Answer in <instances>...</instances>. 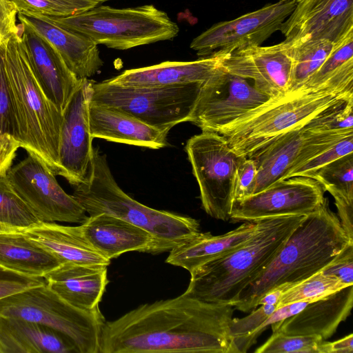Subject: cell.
<instances>
[{
    "mask_svg": "<svg viewBox=\"0 0 353 353\" xmlns=\"http://www.w3.org/2000/svg\"><path fill=\"white\" fill-rule=\"evenodd\" d=\"M234 307L183 294L145 303L105 321L99 353H230Z\"/></svg>",
    "mask_w": 353,
    "mask_h": 353,
    "instance_id": "cell-1",
    "label": "cell"
},
{
    "mask_svg": "<svg viewBox=\"0 0 353 353\" xmlns=\"http://www.w3.org/2000/svg\"><path fill=\"white\" fill-rule=\"evenodd\" d=\"M339 217L325 198L322 205L303 219L264 272L248 285L233 304L243 312L256 309L266 293L284 285L285 290L321 271L350 242Z\"/></svg>",
    "mask_w": 353,
    "mask_h": 353,
    "instance_id": "cell-2",
    "label": "cell"
},
{
    "mask_svg": "<svg viewBox=\"0 0 353 353\" xmlns=\"http://www.w3.org/2000/svg\"><path fill=\"white\" fill-rule=\"evenodd\" d=\"M353 97V63L324 82L301 85L247 112L218 132L239 154L248 157L329 107Z\"/></svg>",
    "mask_w": 353,
    "mask_h": 353,
    "instance_id": "cell-3",
    "label": "cell"
},
{
    "mask_svg": "<svg viewBox=\"0 0 353 353\" xmlns=\"http://www.w3.org/2000/svg\"><path fill=\"white\" fill-rule=\"evenodd\" d=\"M305 215L258 220L254 235L234 250L190 272L183 295L233 306L241 292L264 272Z\"/></svg>",
    "mask_w": 353,
    "mask_h": 353,
    "instance_id": "cell-4",
    "label": "cell"
},
{
    "mask_svg": "<svg viewBox=\"0 0 353 353\" xmlns=\"http://www.w3.org/2000/svg\"><path fill=\"white\" fill-rule=\"evenodd\" d=\"M74 187L72 196L89 216L106 213L145 230L154 238L155 254L170 251L200 232L197 220L151 208L124 192L98 148H94L86 180Z\"/></svg>",
    "mask_w": 353,
    "mask_h": 353,
    "instance_id": "cell-5",
    "label": "cell"
},
{
    "mask_svg": "<svg viewBox=\"0 0 353 353\" xmlns=\"http://www.w3.org/2000/svg\"><path fill=\"white\" fill-rule=\"evenodd\" d=\"M22 25L5 43V65L12 93L20 148L61 176L59 143L63 114L47 97L30 64Z\"/></svg>",
    "mask_w": 353,
    "mask_h": 353,
    "instance_id": "cell-6",
    "label": "cell"
},
{
    "mask_svg": "<svg viewBox=\"0 0 353 353\" xmlns=\"http://www.w3.org/2000/svg\"><path fill=\"white\" fill-rule=\"evenodd\" d=\"M98 6L72 16L46 17L97 45L117 50L170 40L179 32L177 24L153 5L127 8Z\"/></svg>",
    "mask_w": 353,
    "mask_h": 353,
    "instance_id": "cell-7",
    "label": "cell"
},
{
    "mask_svg": "<svg viewBox=\"0 0 353 353\" xmlns=\"http://www.w3.org/2000/svg\"><path fill=\"white\" fill-rule=\"evenodd\" d=\"M0 316L17 317L57 330L75 345L79 353H99L105 319L99 309L79 310L68 303L46 284L0 299Z\"/></svg>",
    "mask_w": 353,
    "mask_h": 353,
    "instance_id": "cell-8",
    "label": "cell"
},
{
    "mask_svg": "<svg viewBox=\"0 0 353 353\" xmlns=\"http://www.w3.org/2000/svg\"><path fill=\"white\" fill-rule=\"evenodd\" d=\"M203 83L123 86L105 80L92 85L90 103L117 108L160 130L189 121Z\"/></svg>",
    "mask_w": 353,
    "mask_h": 353,
    "instance_id": "cell-9",
    "label": "cell"
},
{
    "mask_svg": "<svg viewBox=\"0 0 353 353\" xmlns=\"http://www.w3.org/2000/svg\"><path fill=\"white\" fill-rule=\"evenodd\" d=\"M185 150L203 210L214 219L229 221L237 169L245 157L236 153L223 135L211 131L192 137Z\"/></svg>",
    "mask_w": 353,
    "mask_h": 353,
    "instance_id": "cell-10",
    "label": "cell"
},
{
    "mask_svg": "<svg viewBox=\"0 0 353 353\" xmlns=\"http://www.w3.org/2000/svg\"><path fill=\"white\" fill-rule=\"evenodd\" d=\"M6 176L13 190L41 221L81 224L88 219L82 206L64 191L56 175L36 157L28 154L11 166Z\"/></svg>",
    "mask_w": 353,
    "mask_h": 353,
    "instance_id": "cell-11",
    "label": "cell"
},
{
    "mask_svg": "<svg viewBox=\"0 0 353 353\" xmlns=\"http://www.w3.org/2000/svg\"><path fill=\"white\" fill-rule=\"evenodd\" d=\"M270 99L252 81L220 66L203 83L189 121L202 131L218 132Z\"/></svg>",
    "mask_w": 353,
    "mask_h": 353,
    "instance_id": "cell-12",
    "label": "cell"
},
{
    "mask_svg": "<svg viewBox=\"0 0 353 353\" xmlns=\"http://www.w3.org/2000/svg\"><path fill=\"white\" fill-rule=\"evenodd\" d=\"M228 72L249 79L271 99L284 95L293 82V46L290 41L268 46H248L215 52Z\"/></svg>",
    "mask_w": 353,
    "mask_h": 353,
    "instance_id": "cell-13",
    "label": "cell"
},
{
    "mask_svg": "<svg viewBox=\"0 0 353 353\" xmlns=\"http://www.w3.org/2000/svg\"><path fill=\"white\" fill-rule=\"evenodd\" d=\"M297 0H279L233 20L219 22L194 38L190 48L201 57L248 46H260L294 10Z\"/></svg>",
    "mask_w": 353,
    "mask_h": 353,
    "instance_id": "cell-14",
    "label": "cell"
},
{
    "mask_svg": "<svg viewBox=\"0 0 353 353\" xmlns=\"http://www.w3.org/2000/svg\"><path fill=\"white\" fill-rule=\"evenodd\" d=\"M325 192L321 184L312 178L292 176L234 201L230 219L250 222L273 216L307 215L322 205Z\"/></svg>",
    "mask_w": 353,
    "mask_h": 353,
    "instance_id": "cell-15",
    "label": "cell"
},
{
    "mask_svg": "<svg viewBox=\"0 0 353 353\" xmlns=\"http://www.w3.org/2000/svg\"><path fill=\"white\" fill-rule=\"evenodd\" d=\"M92 83L81 79L63 114L59 143L61 176L73 186L86 180L92 163L94 138L89 122Z\"/></svg>",
    "mask_w": 353,
    "mask_h": 353,
    "instance_id": "cell-16",
    "label": "cell"
},
{
    "mask_svg": "<svg viewBox=\"0 0 353 353\" xmlns=\"http://www.w3.org/2000/svg\"><path fill=\"white\" fill-rule=\"evenodd\" d=\"M353 30V0H297L279 31L290 41L336 43Z\"/></svg>",
    "mask_w": 353,
    "mask_h": 353,
    "instance_id": "cell-17",
    "label": "cell"
},
{
    "mask_svg": "<svg viewBox=\"0 0 353 353\" xmlns=\"http://www.w3.org/2000/svg\"><path fill=\"white\" fill-rule=\"evenodd\" d=\"M21 25L24 47L34 74L47 97L63 114L82 79L68 68L44 37Z\"/></svg>",
    "mask_w": 353,
    "mask_h": 353,
    "instance_id": "cell-18",
    "label": "cell"
},
{
    "mask_svg": "<svg viewBox=\"0 0 353 353\" xmlns=\"http://www.w3.org/2000/svg\"><path fill=\"white\" fill-rule=\"evenodd\" d=\"M17 17L20 23L41 35L58 51L79 79L94 76L103 66L98 45L87 37L57 25L46 16L18 12Z\"/></svg>",
    "mask_w": 353,
    "mask_h": 353,
    "instance_id": "cell-19",
    "label": "cell"
},
{
    "mask_svg": "<svg viewBox=\"0 0 353 353\" xmlns=\"http://www.w3.org/2000/svg\"><path fill=\"white\" fill-rule=\"evenodd\" d=\"M352 304L353 285H351L310 302L299 312L272 323V330L290 335L316 334L326 340L349 316Z\"/></svg>",
    "mask_w": 353,
    "mask_h": 353,
    "instance_id": "cell-20",
    "label": "cell"
},
{
    "mask_svg": "<svg viewBox=\"0 0 353 353\" xmlns=\"http://www.w3.org/2000/svg\"><path fill=\"white\" fill-rule=\"evenodd\" d=\"M80 227L88 242L109 260L130 251L155 254L154 240L149 232L114 216H88Z\"/></svg>",
    "mask_w": 353,
    "mask_h": 353,
    "instance_id": "cell-21",
    "label": "cell"
},
{
    "mask_svg": "<svg viewBox=\"0 0 353 353\" xmlns=\"http://www.w3.org/2000/svg\"><path fill=\"white\" fill-rule=\"evenodd\" d=\"M107 267L65 263L44 279L46 285L68 303L92 312L99 309V303L109 282Z\"/></svg>",
    "mask_w": 353,
    "mask_h": 353,
    "instance_id": "cell-22",
    "label": "cell"
},
{
    "mask_svg": "<svg viewBox=\"0 0 353 353\" xmlns=\"http://www.w3.org/2000/svg\"><path fill=\"white\" fill-rule=\"evenodd\" d=\"M219 53L190 61H165L157 65L126 70L105 81L114 85L134 87L168 86L203 83L221 66Z\"/></svg>",
    "mask_w": 353,
    "mask_h": 353,
    "instance_id": "cell-23",
    "label": "cell"
},
{
    "mask_svg": "<svg viewBox=\"0 0 353 353\" xmlns=\"http://www.w3.org/2000/svg\"><path fill=\"white\" fill-rule=\"evenodd\" d=\"M89 122L93 138L150 149L168 145L169 132L157 129L114 108L90 103Z\"/></svg>",
    "mask_w": 353,
    "mask_h": 353,
    "instance_id": "cell-24",
    "label": "cell"
},
{
    "mask_svg": "<svg viewBox=\"0 0 353 353\" xmlns=\"http://www.w3.org/2000/svg\"><path fill=\"white\" fill-rule=\"evenodd\" d=\"M79 353L73 342L48 326L0 316V353Z\"/></svg>",
    "mask_w": 353,
    "mask_h": 353,
    "instance_id": "cell-25",
    "label": "cell"
},
{
    "mask_svg": "<svg viewBox=\"0 0 353 353\" xmlns=\"http://www.w3.org/2000/svg\"><path fill=\"white\" fill-rule=\"evenodd\" d=\"M257 227L256 221L245 222L236 229L218 236L200 231L170 250L165 262L190 272L243 244L254 235Z\"/></svg>",
    "mask_w": 353,
    "mask_h": 353,
    "instance_id": "cell-26",
    "label": "cell"
},
{
    "mask_svg": "<svg viewBox=\"0 0 353 353\" xmlns=\"http://www.w3.org/2000/svg\"><path fill=\"white\" fill-rule=\"evenodd\" d=\"M21 230L52 253L62 263L108 266L110 263V260L102 256L88 242L80 225L68 226L41 221L34 227Z\"/></svg>",
    "mask_w": 353,
    "mask_h": 353,
    "instance_id": "cell-27",
    "label": "cell"
},
{
    "mask_svg": "<svg viewBox=\"0 0 353 353\" xmlns=\"http://www.w3.org/2000/svg\"><path fill=\"white\" fill-rule=\"evenodd\" d=\"M303 139V126L296 127L246 157L254 161L257 169L254 194L285 179L299 152Z\"/></svg>",
    "mask_w": 353,
    "mask_h": 353,
    "instance_id": "cell-28",
    "label": "cell"
},
{
    "mask_svg": "<svg viewBox=\"0 0 353 353\" xmlns=\"http://www.w3.org/2000/svg\"><path fill=\"white\" fill-rule=\"evenodd\" d=\"M63 264L21 230L0 232V265L32 276L44 277Z\"/></svg>",
    "mask_w": 353,
    "mask_h": 353,
    "instance_id": "cell-29",
    "label": "cell"
},
{
    "mask_svg": "<svg viewBox=\"0 0 353 353\" xmlns=\"http://www.w3.org/2000/svg\"><path fill=\"white\" fill-rule=\"evenodd\" d=\"M291 42L294 59L292 90L303 84L320 68L331 53L334 43L325 39Z\"/></svg>",
    "mask_w": 353,
    "mask_h": 353,
    "instance_id": "cell-30",
    "label": "cell"
},
{
    "mask_svg": "<svg viewBox=\"0 0 353 353\" xmlns=\"http://www.w3.org/2000/svg\"><path fill=\"white\" fill-rule=\"evenodd\" d=\"M334 199L353 201V156L349 154L320 168L312 177Z\"/></svg>",
    "mask_w": 353,
    "mask_h": 353,
    "instance_id": "cell-31",
    "label": "cell"
},
{
    "mask_svg": "<svg viewBox=\"0 0 353 353\" xmlns=\"http://www.w3.org/2000/svg\"><path fill=\"white\" fill-rule=\"evenodd\" d=\"M41 222L11 187L6 174L0 176V223L14 230H24Z\"/></svg>",
    "mask_w": 353,
    "mask_h": 353,
    "instance_id": "cell-32",
    "label": "cell"
},
{
    "mask_svg": "<svg viewBox=\"0 0 353 353\" xmlns=\"http://www.w3.org/2000/svg\"><path fill=\"white\" fill-rule=\"evenodd\" d=\"M345 287L338 279L319 271L285 290L276 308L299 301H314Z\"/></svg>",
    "mask_w": 353,
    "mask_h": 353,
    "instance_id": "cell-33",
    "label": "cell"
},
{
    "mask_svg": "<svg viewBox=\"0 0 353 353\" xmlns=\"http://www.w3.org/2000/svg\"><path fill=\"white\" fill-rule=\"evenodd\" d=\"M18 12L65 17L81 13L101 3L98 0H11Z\"/></svg>",
    "mask_w": 353,
    "mask_h": 353,
    "instance_id": "cell-34",
    "label": "cell"
},
{
    "mask_svg": "<svg viewBox=\"0 0 353 353\" xmlns=\"http://www.w3.org/2000/svg\"><path fill=\"white\" fill-rule=\"evenodd\" d=\"M258 309L243 318H233L229 327L230 353H245L248 351V338L275 311V305H260Z\"/></svg>",
    "mask_w": 353,
    "mask_h": 353,
    "instance_id": "cell-35",
    "label": "cell"
},
{
    "mask_svg": "<svg viewBox=\"0 0 353 353\" xmlns=\"http://www.w3.org/2000/svg\"><path fill=\"white\" fill-rule=\"evenodd\" d=\"M324 341L319 335H290L279 331L254 351L255 353H319Z\"/></svg>",
    "mask_w": 353,
    "mask_h": 353,
    "instance_id": "cell-36",
    "label": "cell"
},
{
    "mask_svg": "<svg viewBox=\"0 0 353 353\" xmlns=\"http://www.w3.org/2000/svg\"><path fill=\"white\" fill-rule=\"evenodd\" d=\"M353 97L337 103L316 115L304 126L305 131L353 130Z\"/></svg>",
    "mask_w": 353,
    "mask_h": 353,
    "instance_id": "cell-37",
    "label": "cell"
},
{
    "mask_svg": "<svg viewBox=\"0 0 353 353\" xmlns=\"http://www.w3.org/2000/svg\"><path fill=\"white\" fill-rule=\"evenodd\" d=\"M353 134V130L305 131L304 139L295 161L287 174L315 158L345 137Z\"/></svg>",
    "mask_w": 353,
    "mask_h": 353,
    "instance_id": "cell-38",
    "label": "cell"
},
{
    "mask_svg": "<svg viewBox=\"0 0 353 353\" xmlns=\"http://www.w3.org/2000/svg\"><path fill=\"white\" fill-rule=\"evenodd\" d=\"M352 62L353 30H351L343 38L334 43V48L328 57L303 84L314 85L321 83Z\"/></svg>",
    "mask_w": 353,
    "mask_h": 353,
    "instance_id": "cell-39",
    "label": "cell"
},
{
    "mask_svg": "<svg viewBox=\"0 0 353 353\" xmlns=\"http://www.w3.org/2000/svg\"><path fill=\"white\" fill-rule=\"evenodd\" d=\"M4 53L5 43L0 46V134L12 136L17 140V115Z\"/></svg>",
    "mask_w": 353,
    "mask_h": 353,
    "instance_id": "cell-40",
    "label": "cell"
},
{
    "mask_svg": "<svg viewBox=\"0 0 353 353\" xmlns=\"http://www.w3.org/2000/svg\"><path fill=\"white\" fill-rule=\"evenodd\" d=\"M353 152V134H350L327 150L303 163L292 171L287 177L303 176L312 178L313 175L322 167L345 155L352 154Z\"/></svg>",
    "mask_w": 353,
    "mask_h": 353,
    "instance_id": "cell-41",
    "label": "cell"
},
{
    "mask_svg": "<svg viewBox=\"0 0 353 353\" xmlns=\"http://www.w3.org/2000/svg\"><path fill=\"white\" fill-rule=\"evenodd\" d=\"M45 284L44 277L26 275L0 265V299Z\"/></svg>",
    "mask_w": 353,
    "mask_h": 353,
    "instance_id": "cell-42",
    "label": "cell"
},
{
    "mask_svg": "<svg viewBox=\"0 0 353 353\" xmlns=\"http://www.w3.org/2000/svg\"><path fill=\"white\" fill-rule=\"evenodd\" d=\"M321 271L347 286L353 285V241H350Z\"/></svg>",
    "mask_w": 353,
    "mask_h": 353,
    "instance_id": "cell-43",
    "label": "cell"
},
{
    "mask_svg": "<svg viewBox=\"0 0 353 353\" xmlns=\"http://www.w3.org/2000/svg\"><path fill=\"white\" fill-rule=\"evenodd\" d=\"M256 175L257 169L254 161L251 158L245 157L237 169L234 201L245 199L254 194Z\"/></svg>",
    "mask_w": 353,
    "mask_h": 353,
    "instance_id": "cell-44",
    "label": "cell"
},
{
    "mask_svg": "<svg viewBox=\"0 0 353 353\" xmlns=\"http://www.w3.org/2000/svg\"><path fill=\"white\" fill-rule=\"evenodd\" d=\"M17 14L18 10L12 1L0 0V46L19 31Z\"/></svg>",
    "mask_w": 353,
    "mask_h": 353,
    "instance_id": "cell-45",
    "label": "cell"
},
{
    "mask_svg": "<svg viewBox=\"0 0 353 353\" xmlns=\"http://www.w3.org/2000/svg\"><path fill=\"white\" fill-rule=\"evenodd\" d=\"M19 148V143L14 137L0 134V176L5 175L10 168Z\"/></svg>",
    "mask_w": 353,
    "mask_h": 353,
    "instance_id": "cell-46",
    "label": "cell"
},
{
    "mask_svg": "<svg viewBox=\"0 0 353 353\" xmlns=\"http://www.w3.org/2000/svg\"><path fill=\"white\" fill-rule=\"evenodd\" d=\"M352 334L334 342L323 341L319 347V353H352Z\"/></svg>",
    "mask_w": 353,
    "mask_h": 353,
    "instance_id": "cell-47",
    "label": "cell"
},
{
    "mask_svg": "<svg viewBox=\"0 0 353 353\" xmlns=\"http://www.w3.org/2000/svg\"><path fill=\"white\" fill-rule=\"evenodd\" d=\"M285 289L283 286H279L263 295L258 301L257 306L260 305H277L281 296Z\"/></svg>",
    "mask_w": 353,
    "mask_h": 353,
    "instance_id": "cell-48",
    "label": "cell"
},
{
    "mask_svg": "<svg viewBox=\"0 0 353 353\" xmlns=\"http://www.w3.org/2000/svg\"><path fill=\"white\" fill-rule=\"evenodd\" d=\"M14 230L0 223V232Z\"/></svg>",
    "mask_w": 353,
    "mask_h": 353,
    "instance_id": "cell-49",
    "label": "cell"
}]
</instances>
